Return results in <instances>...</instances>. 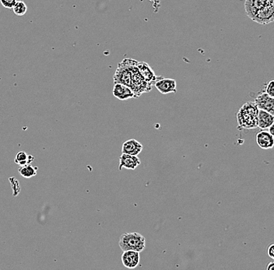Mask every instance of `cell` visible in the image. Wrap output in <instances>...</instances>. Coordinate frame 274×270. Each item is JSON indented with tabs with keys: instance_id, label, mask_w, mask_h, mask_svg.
I'll use <instances>...</instances> for the list:
<instances>
[{
	"instance_id": "5",
	"label": "cell",
	"mask_w": 274,
	"mask_h": 270,
	"mask_svg": "<svg viewBox=\"0 0 274 270\" xmlns=\"http://www.w3.org/2000/svg\"><path fill=\"white\" fill-rule=\"evenodd\" d=\"M154 86L157 91L162 95H169L171 93L177 92V83L174 79L158 77L154 83Z\"/></svg>"
},
{
	"instance_id": "15",
	"label": "cell",
	"mask_w": 274,
	"mask_h": 270,
	"mask_svg": "<svg viewBox=\"0 0 274 270\" xmlns=\"http://www.w3.org/2000/svg\"><path fill=\"white\" fill-rule=\"evenodd\" d=\"M38 169V167H34L31 165H26L21 166V168L18 169V172L21 175L23 176L24 178H30L37 175Z\"/></svg>"
},
{
	"instance_id": "9",
	"label": "cell",
	"mask_w": 274,
	"mask_h": 270,
	"mask_svg": "<svg viewBox=\"0 0 274 270\" xmlns=\"http://www.w3.org/2000/svg\"><path fill=\"white\" fill-rule=\"evenodd\" d=\"M122 262L125 268L130 269V270L136 268L140 264V252L135 251H123Z\"/></svg>"
},
{
	"instance_id": "8",
	"label": "cell",
	"mask_w": 274,
	"mask_h": 270,
	"mask_svg": "<svg viewBox=\"0 0 274 270\" xmlns=\"http://www.w3.org/2000/svg\"><path fill=\"white\" fill-rule=\"evenodd\" d=\"M112 94L115 98L120 100H126L135 98L134 93L131 87L120 83H115Z\"/></svg>"
},
{
	"instance_id": "3",
	"label": "cell",
	"mask_w": 274,
	"mask_h": 270,
	"mask_svg": "<svg viewBox=\"0 0 274 270\" xmlns=\"http://www.w3.org/2000/svg\"><path fill=\"white\" fill-rule=\"evenodd\" d=\"M259 25H268L274 21V4L265 6L255 13L251 18Z\"/></svg>"
},
{
	"instance_id": "10",
	"label": "cell",
	"mask_w": 274,
	"mask_h": 270,
	"mask_svg": "<svg viewBox=\"0 0 274 270\" xmlns=\"http://www.w3.org/2000/svg\"><path fill=\"white\" fill-rule=\"evenodd\" d=\"M257 145L263 149H273L274 147V138L269 131L262 129L255 136Z\"/></svg>"
},
{
	"instance_id": "1",
	"label": "cell",
	"mask_w": 274,
	"mask_h": 270,
	"mask_svg": "<svg viewBox=\"0 0 274 270\" xmlns=\"http://www.w3.org/2000/svg\"><path fill=\"white\" fill-rule=\"evenodd\" d=\"M259 111V108L254 101L245 103L237 114L238 125L245 129L258 128Z\"/></svg>"
},
{
	"instance_id": "19",
	"label": "cell",
	"mask_w": 274,
	"mask_h": 270,
	"mask_svg": "<svg viewBox=\"0 0 274 270\" xmlns=\"http://www.w3.org/2000/svg\"><path fill=\"white\" fill-rule=\"evenodd\" d=\"M267 253L271 259H274V244L270 245L267 249Z\"/></svg>"
},
{
	"instance_id": "6",
	"label": "cell",
	"mask_w": 274,
	"mask_h": 270,
	"mask_svg": "<svg viewBox=\"0 0 274 270\" xmlns=\"http://www.w3.org/2000/svg\"><path fill=\"white\" fill-rule=\"evenodd\" d=\"M254 102L259 109L263 110L274 116V98L269 96L267 93L263 92L256 96Z\"/></svg>"
},
{
	"instance_id": "13",
	"label": "cell",
	"mask_w": 274,
	"mask_h": 270,
	"mask_svg": "<svg viewBox=\"0 0 274 270\" xmlns=\"http://www.w3.org/2000/svg\"><path fill=\"white\" fill-rule=\"evenodd\" d=\"M274 123V116L271 113L259 109L258 114V128L261 129H269Z\"/></svg>"
},
{
	"instance_id": "14",
	"label": "cell",
	"mask_w": 274,
	"mask_h": 270,
	"mask_svg": "<svg viewBox=\"0 0 274 270\" xmlns=\"http://www.w3.org/2000/svg\"><path fill=\"white\" fill-rule=\"evenodd\" d=\"M34 160V157L31 155H28L25 151H21L16 155L14 161L20 166H24V165H30Z\"/></svg>"
},
{
	"instance_id": "2",
	"label": "cell",
	"mask_w": 274,
	"mask_h": 270,
	"mask_svg": "<svg viewBox=\"0 0 274 270\" xmlns=\"http://www.w3.org/2000/svg\"><path fill=\"white\" fill-rule=\"evenodd\" d=\"M119 245L125 251L142 252L146 247V239L142 234L137 232L125 233L119 238Z\"/></svg>"
},
{
	"instance_id": "18",
	"label": "cell",
	"mask_w": 274,
	"mask_h": 270,
	"mask_svg": "<svg viewBox=\"0 0 274 270\" xmlns=\"http://www.w3.org/2000/svg\"><path fill=\"white\" fill-rule=\"evenodd\" d=\"M0 2L6 9H13L17 2V0H0Z\"/></svg>"
},
{
	"instance_id": "11",
	"label": "cell",
	"mask_w": 274,
	"mask_h": 270,
	"mask_svg": "<svg viewBox=\"0 0 274 270\" xmlns=\"http://www.w3.org/2000/svg\"><path fill=\"white\" fill-rule=\"evenodd\" d=\"M143 148L144 147L140 142L135 139H131V140H127L123 144L122 152L123 153H126V154L138 156L142 151Z\"/></svg>"
},
{
	"instance_id": "20",
	"label": "cell",
	"mask_w": 274,
	"mask_h": 270,
	"mask_svg": "<svg viewBox=\"0 0 274 270\" xmlns=\"http://www.w3.org/2000/svg\"><path fill=\"white\" fill-rule=\"evenodd\" d=\"M267 270H274V262H271L266 267Z\"/></svg>"
},
{
	"instance_id": "16",
	"label": "cell",
	"mask_w": 274,
	"mask_h": 270,
	"mask_svg": "<svg viewBox=\"0 0 274 270\" xmlns=\"http://www.w3.org/2000/svg\"><path fill=\"white\" fill-rule=\"evenodd\" d=\"M13 11L14 12L16 15L21 17V16L25 15V13L27 11V6L23 1H17L13 7Z\"/></svg>"
},
{
	"instance_id": "12",
	"label": "cell",
	"mask_w": 274,
	"mask_h": 270,
	"mask_svg": "<svg viewBox=\"0 0 274 270\" xmlns=\"http://www.w3.org/2000/svg\"><path fill=\"white\" fill-rule=\"evenodd\" d=\"M136 66H137V68H138L139 71H140V74L142 75L143 77H144L148 83H151V84L153 83V84H154V83H155L156 80L158 79V77L156 76L151 67H150L148 63H144V62H138Z\"/></svg>"
},
{
	"instance_id": "21",
	"label": "cell",
	"mask_w": 274,
	"mask_h": 270,
	"mask_svg": "<svg viewBox=\"0 0 274 270\" xmlns=\"http://www.w3.org/2000/svg\"><path fill=\"white\" fill-rule=\"evenodd\" d=\"M269 132L272 135L273 137L274 138V123H273L271 126L269 127Z\"/></svg>"
},
{
	"instance_id": "17",
	"label": "cell",
	"mask_w": 274,
	"mask_h": 270,
	"mask_svg": "<svg viewBox=\"0 0 274 270\" xmlns=\"http://www.w3.org/2000/svg\"><path fill=\"white\" fill-rule=\"evenodd\" d=\"M264 92L267 93L269 96L274 98V79L267 82L265 85Z\"/></svg>"
},
{
	"instance_id": "7",
	"label": "cell",
	"mask_w": 274,
	"mask_h": 270,
	"mask_svg": "<svg viewBox=\"0 0 274 270\" xmlns=\"http://www.w3.org/2000/svg\"><path fill=\"white\" fill-rule=\"evenodd\" d=\"M141 164L138 156L123 153L119 157V171L123 170V168L128 170H135Z\"/></svg>"
},
{
	"instance_id": "4",
	"label": "cell",
	"mask_w": 274,
	"mask_h": 270,
	"mask_svg": "<svg viewBox=\"0 0 274 270\" xmlns=\"http://www.w3.org/2000/svg\"><path fill=\"white\" fill-rule=\"evenodd\" d=\"M272 4H274V0H245V10L251 19L258 10Z\"/></svg>"
}]
</instances>
